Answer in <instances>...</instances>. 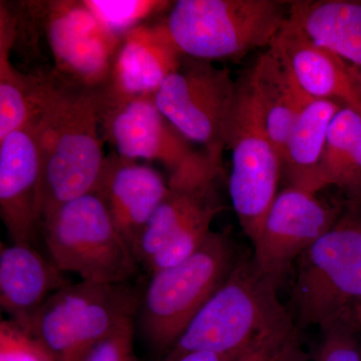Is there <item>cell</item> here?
<instances>
[{
	"mask_svg": "<svg viewBox=\"0 0 361 361\" xmlns=\"http://www.w3.org/2000/svg\"><path fill=\"white\" fill-rule=\"evenodd\" d=\"M40 151V223L66 202L94 193L103 170V90L32 75Z\"/></svg>",
	"mask_w": 361,
	"mask_h": 361,
	"instance_id": "cell-1",
	"label": "cell"
},
{
	"mask_svg": "<svg viewBox=\"0 0 361 361\" xmlns=\"http://www.w3.org/2000/svg\"><path fill=\"white\" fill-rule=\"evenodd\" d=\"M277 283L252 258L236 260L224 283L176 342L164 361L194 351L250 353L296 330Z\"/></svg>",
	"mask_w": 361,
	"mask_h": 361,
	"instance_id": "cell-2",
	"label": "cell"
},
{
	"mask_svg": "<svg viewBox=\"0 0 361 361\" xmlns=\"http://www.w3.org/2000/svg\"><path fill=\"white\" fill-rule=\"evenodd\" d=\"M296 262L292 303L300 326L322 330L355 322L361 307V207L345 206L334 227Z\"/></svg>",
	"mask_w": 361,
	"mask_h": 361,
	"instance_id": "cell-3",
	"label": "cell"
},
{
	"mask_svg": "<svg viewBox=\"0 0 361 361\" xmlns=\"http://www.w3.org/2000/svg\"><path fill=\"white\" fill-rule=\"evenodd\" d=\"M288 13L285 0H178L164 23L185 56L213 63L269 47Z\"/></svg>",
	"mask_w": 361,
	"mask_h": 361,
	"instance_id": "cell-4",
	"label": "cell"
},
{
	"mask_svg": "<svg viewBox=\"0 0 361 361\" xmlns=\"http://www.w3.org/2000/svg\"><path fill=\"white\" fill-rule=\"evenodd\" d=\"M236 260L229 237L212 231L193 255L149 276L139 310L140 326L152 348L172 349Z\"/></svg>",
	"mask_w": 361,
	"mask_h": 361,
	"instance_id": "cell-5",
	"label": "cell"
},
{
	"mask_svg": "<svg viewBox=\"0 0 361 361\" xmlns=\"http://www.w3.org/2000/svg\"><path fill=\"white\" fill-rule=\"evenodd\" d=\"M101 130L116 155L163 165L171 189L206 186L223 174V169L205 151L195 149L169 122L154 97L113 99L103 89Z\"/></svg>",
	"mask_w": 361,
	"mask_h": 361,
	"instance_id": "cell-6",
	"label": "cell"
},
{
	"mask_svg": "<svg viewBox=\"0 0 361 361\" xmlns=\"http://www.w3.org/2000/svg\"><path fill=\"white\" fill-rule=\"evenodd\" d=\"M142 294L128 282L80 281L54 294L28 325L54 361H80L125 320L135 317Z\"/></svg>",
	"mask_w": 361,
	"mask_h": 361,
	"instance_id": "cell-7",
	"label": "cell"
},
{
	"mask_svg": "<svg viewBox=\"0 0 361 361\" xmlns=\"http://www.w3.org/2000/svg\"><path fill=\"white\" fill-rule=\"evenodd\" d=\"M223 139L232 153L229 194L233 208L253 244L277 196L282 161L256 104L250 68L236 78Z\"/></svg>",
	"mask_w": 361,
	"mask_h": 361,
	"instance_id": "cell-8",
	"label": "cell"
},
{
	"mask_svg": "<svg viewBox=\"0 0 361 361\" xmlns=\"http://www.w3.org/2000/svg\"><path fill=\"white\" fill-rule=\"evenodd\" d=\"M42 232L54 264L82 281L126 283L139 269L134 251L96 193L59 207L42 221Z\"/></svg>",
	"mask_w": 361,
	"mask_h": 361,
	"instance_id": "cell-9",
	"label": "cell"
},
{
	"mask_svg": "<svg viewBox=\"0 0 361 361\" xmlns=\"http://www.w3.org/2000/svg\"><path fill=\"white\" fill-rule=\"evenodd\" d=\"M236 80L212 61L184 56L154 96L159 110L191 142L201 145L223 169L226 116Z\"/></svg>",
	"mask_w": 361,
	"mask_h": 361,
	"instance_id": "cell-10",
	"label": "cell"
},
{
	"mask_svg": "<svg viewBox=\"0 0 361 361\" xmlns=\"http://www.w3.org/2000/svg\"><path fill=\"white\" fill-rule=\"evenodd\" d=\"M54 61L52 73L68 84L103 90L122 39L109 32L84 0L33 1Z\"/></svg>",
	"mask_w": 361,
	"mask_h": 361,
	"instance_id": "cell-11",
	"label": "cell"
},
{
	"mask_svg": "<svg viewBox=\"0 0 361 361\" xmlns=\"http://www.w3.org/2000/svg\"><path fill=\"white\" fill-rule=\"evenodd\" d=\"M223 210L215 183L195 189H171L152 216L134 248L149 276L179 264L208 238Z\"/></svg>",
	"mask_w": 361,
	"mask_h": 361,
	"instance_id": "cell-12",
	"label": "cell"
},
{
	"mask_svg": "<svg viewBox=\"0 0 361 361\" xmlns=\"http://www.w3.org/2000/svg\"><path fill=\"white\" fill-rule=\"evenodd\" d=\"M344 209L307 190L285 187L275 197L253 243L256 267L279 283L292 263L334 227Z\"/></svg>",
	"mask_w": 361,
	"mask_h": 361,
	"instance_id": "cell-13",
	"label": "cell"
},
{
	"mask_svg": "<svg viewBox=\"0 0 361 361\" xmlns=\"http://www.w3.org/2000/svg\"><path fill=\"white\" fill-rule=\"evenodd\" d=\"M40 151L35 116L0 140V217L13 243L30 244L42 231Z\"/></svg>",
	"mask_w": 361,
	"mask_h": 361,
	"instance_id": "cell-14",
	"label": "cell"
},
{
	"mask_svg": "<svg viewBox=\"0 0 361 361\" xmlns=\"http://www.w3.org/2000/svg\"><path fill=\"white\" fill-rule=\"evenodd\" d=\"M169 191L168 180L155 169L113 153L106 157L94 193L104 202L116 229L134 251Z\"/></svg>",
	"mask_w": 361,
	"mask_h": 361,
	"instance_id": "cell-15",
	"label": "cell"
},
{
	"mask_svg": "<svg viewBox=\"0 0 361 361\" xmlns=\"http://www.w3.org/2000/svg\"><path fill=\"white\" fill-rule=\"evenodd\" d=\"M184 56L164 20L137 26L123 35L104 92L113 99L154 97Z\"/></svg>",
	"mask_w": 361,
	"mask_h": 361,
	"instance_id": "cell-16",
	"label": "cell"
},
{
	"mask_svg": "<svg viewBox=\"0 0 361 361\" xmlns=\"http://www.w3.org/2000/svg\"><path fill=\"white\" fill-rule=\"evenodd\" d=\"M271 49L280 56L308 97L337 102L361 116V90L348 66L285 20Z\"/></svg>",
	"mask_w": 361,
	"mask_h": 361,
	"instance_id": "cell-17",
	"label": "cell"
},
{
	"mask_svg": "<svg viewBox=\"0 0 361 361\" xmlns=\"http://www.w3.org/2000/svg\"><path fill=\"white\" fill-rule=\"evenodd\" d=\"M71 284L63 272L30 244L1 245L0 305L2 311L27 329L33 316L54 293Z\"/></svg>",
	"mask_w": 361,
	"mask_h": 361,
	"instance_id": "cell-18",
	"label": "cell"
},
{
	"mask_svg": "<svg viewBox=\"0 0 361 361\" xmlns=\"http://www.w3.org/2000/svg\"><path fill=\"white\" fill-rule=\"evenodd\" d=\"M287 20L341 59L361 90V0H291Z\"/></svg>",
	"mask_w": 361,
	"mask_h": 361,
	"instance_id": "cell-19",
	"label": "cell"
},
{
	"mask_svg": "<svg viewBox=\"0 0 361 361\" xmlns=\"http://www.w3.org/2000/svg\"><path fill=\"white\" fill-rule=\"evenodd\" d=\"M250 75L256 104L282 161L292 128L313 99L299 87L283 59L271 47L256 59Z\"/></svg>",
	"mask_w": 361,
	"mask_h": 361,
	"instance_id": "cell-20",
	"label": "cell"
},
{
	"mask_svg": "<svg viewBox=\"0 0 361 361\" xmlns=\"http://www.w3.org/2000/svg\"><path fill=\"white\" fill-rule=\"evenodd\" d=\"M343 104L312 99L299 114L282 154V177L286 187L312 193L322 191L318 167L326 144L330 123Z\"/></svg>",
	"mask_w": 361,
	"mask_h": 361,
	"instance_id": "cell-21",
	"label": "cell"
},
{
	"mask_svg": "<svg viewBox=\"0 0 361 361\" xmlns=\"http://www.w3.org/2000/svg\"><path fill=\"white\" fill-rule=\"evenodd\" d=\"M318 182L322 190L337 188L346 207H361V116L348 106H342L330 123Z\"/></svg>",
	"mask_w": 361,
	"mask_h": 361,
	"instance_id": "cell-22",
	"label": "cell"
},
{
	"mask_svg": "<svg viewBox=\"0 0 361 361\" xmlns=\"http://www.w3.org/2000/svg\"><path fill=\"white\" fill-rule=\"evenodd\" d=\"M18 39V16L0 4V140L27 125L37 115L32 75L21 73L11 61Z\"/></svg>",
	"mask_w": 361,
	"mask_h": 361,
	"instance_id": "cell-23",
	"label": "cell"
},
{
	"mask_svg": "<svg viewBox=\"0 0 361 361\" xmlns=\"http://www.w3.org/2000/svg\"><path fill=\"white\" fill-rule=\"evenodd\" d=\"M90 13L111 35L123 39L130 30L161 13H168L174 1L164 0H84Z\"/></svg>",
	"mask_w": 361,
	"mask_h": 361,
	"instance_id": "cell-24",
	"label": "cell"
},
{
	"mask_svg": "<svg viewBox=\"0 0 361 361\" xmlns=\"http://www.w3.org/2000/svg\"><path fill=\"white\" fill-rule=\"evenodd\" d=\"M355 322L343 320L322 329L315 361H361V345Z\"/></svg>",
	"mask_w": 361,
	"mask_h": 361,
	"instance_id": "cell-25",
	"label": "cell"
},
{
	"mask_svg": "<svg viewBox=\"0 0 361 361\" xmlns=\"http://www.w3.org/2000/svg\"><path fill=\"white\" fill-rule=\"evenodd\" d=\"M0 361H54L30 332L11 319L0 323Z\"/></svg>",
	"mask_w": 361,
	"mask_h": 361,
	"instance_id": "cell-26",
	"label": "cell"
},
{
	"mask_svg": "<svg viewBox=\"0 0 361 361\" xmlns=\"http://www.w3.org/2000/svg\"><path fill=\"white\" fill-rule=\"evenodd\" d=\"M80 361H137L134 346V317L125 320Z\"/></svg>",
	"mask_w": 361,
	"mask_h": 361,
	"instance_id": "cell-27",
	"label": "cell"
},
{
	"mask_svg": "<svg viewBox=\"0 0 361 361\" xmlns=\"http://www.w3.org/2000/svg\"><path fill=\"white\" fill-rule=\"evenodd\" d=\"M310 358L296 329L259 349L245 361H310Z\"/></svg>",
	"mask_w": 361,
	"mask_h": 361,
	"instance_id": "cell-28",
	"label": "cell"
},
{
	"mask_svg": "<svg viewBox=\"0 0 361 361\" xmlns=\"http://www.w3.org/2000/svg\"><path fill=\"white\" fill-rule=\"evenodd\" d=\"M258 351V350H257ZM217 353L211 351H194L187 353L173 361H245L249 356L255 353Z\"/></svg>",
	"mask_w": 361,
	"mask_h": 361,
	"instance_id": "cell-29",
	"label": "cell"
},
{
	"mask_svg": "<svg viewBox=\"0 0 361 361\" xmlns=\"http://www.w3.org/2000/svg\"><path fill=\"white\" fill-rule=\"evenodd\" d=\"M355 319L356 324H357L358 327H360V329H361V307L360 308V310L356 311Z\"/></svg>",
	"mask_w": 361,
	"mask_h": 361,
	"instance_id": "cell-30",
	"label": "cell"
}]
</instances>
